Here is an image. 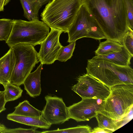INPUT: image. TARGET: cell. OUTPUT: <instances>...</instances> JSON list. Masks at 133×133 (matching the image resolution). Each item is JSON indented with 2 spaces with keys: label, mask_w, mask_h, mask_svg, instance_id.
I'll list each match as a JSON object with an SVG mask.
<instances>
[{
  "label": "cell",
  "mask_w": 133,
  "mask_h": 133,
  "mask_svg": "<svg viewBox=\"0 0 133 133\" xmlns=\"http://www.w3.org/2000/svg\"><path fill=\"white\" fill-rule=\"evenodd\" d=\"M82 5L97 22L107 39L122 44L128 29L124 0H82Z\"/></svg>",
  "instance_id": "1"
},
{
  "label": "cell",
  "mask_w": 133,
  "mask_h": 133,
  "mask_svg": "<svg viewBox=\"0 0 133 133\" xmlns=\"http://www.w3.org/2000/svg\"><path fill=\"white\" fill-rule=\"evenodd\" d=\"M82 6V0H52L41 16L49 28L67 33Z\"/></svg>",
  "instance_id": "2"
},
{
  "label": "cell",
  "mask_w": 133,
  "mask_h": 133,
  "mask_svg": "<svg viewBox=\"0 0 133 133\" xmlns=\"http://www.w3.org/2000/svg\"><path fill=\"white\" fill-rule=\"evenodd\" d=\"M87 73L109 87L120 84H133V69L95 56L88 60Z\"/></svg>",
  "instance_id": "3"
},
{
  "label": "cell",
  "mask_w": 133,
  "mask_h": 133,
  "mask_svg": "<svg viewBox=\"0 0 133 133\" xmlns=\"http://www.w3.org/2000/svg\"><path fill=\"white\" fill-rule=\"evenodd\" d=\"M49 33V27L39 19L27 21L15 20L11 33L6 43L10 48L21 44L33 46L40 44Z\"/></svg>",
  "instance_id": "4"
},
{
  "label": "cell",
  "mask_w": 133,
  "mask_h": 133,
  "mask_svg": "<svg viewBox=\"0 0 133 133\" xmlns=\"http://www.w3.org/2000/svg\"><path fill=\"white\" fill-rule=\"evenodd\" d=\"M110 88V93L100 113L114 120L124 119L132 109L133 84H118Z\"/></svg>",
  "instance_id": "5"
},
{
  "label": "cell",
  "mask_w": 133,
  "mask_h": 133,
  "mask_svg": "<svg viewBox=\"0 0 133 133\" xmlns=\"http://www.w3.org/2000/svg\"><path fill=\"white\" fill-rule=\"evenodd\" d=\"M10 48L14 54L15 63L10 82L19 86L39 62L38 52L34 46L29 44H18Z\"/></svg>",
  "instance_id": "6"
},
{
  "label": "cell",
  "mask_w": 133,
  "mask_h": 133,
  "mask_svg": "<svg viewBox=\"0 0 133 133\" xmlns=\"http://www.w3.org/2000/svg\"><path fill=\"white\" fill-rule=\"evenodd\" d=\"M67 33L69 43L84 37L99 40L106 39L97 22L82 5Z\"/></svg>",
  "instance_id": "7"
},
{
  "label": "cell",
  "mask_w": 133,
  "mask_h": 133,
  "mask_svg": "<svg viewBox=\"0 0 133 133\" xmlns=\"http://www.w3.org/2000/svg\"><path fill=\"white\" fill-rule=\"evenodd\" d=\"M71 90L82 99L96 98L105 100L110 93L109 87L88 74L80 76Z\"/></svg>",
  "instance_id": "8"
},
{
  "label": "cell",
  "mask_w": 133,
  "mask_h": 133,
  "mask_svg": "<svg viewBox=\"0 0 133 133\" xmlns=\"http://www.w3.org/2000/svg\"><path fill=\"white\" fill-rule=\"evenodd\" d=\"M105 100L96 98L82 99L67 107L69 119L77 122L89 121L103 111Z\"/></svg>",
  "instance_id": "9"
},
{
  "label": "cell",
  "mask_w": 133,
  "mask_h": 133,
  "mask_svg": "<svg viewBox=\"0 0 133 133\" xmlns=\"http://www.w3.org/2000/svg\"><path fill=\"white\" fill-rule=\"evenodd\" d=\"M46 103L41 116L52 125L62 124L69 119L67 107L62 98L47 95L45 97Z\"/></svg>",
  "instance_id": "10"
},
{
  "label": "cell",
  "mask_w": 133,
  "mask_h": 133,
  "mask_svg": "<svg viewBox=\"0 0 133 133\" xmlns=\"http://www.w3.org/2000/svg\"><path fill=\"white\" fill-rule=\"evenodd\" d=\"M51 29L48 35L40 44V48L37 54L38 61L43 64L53 63L56 60L59 51L62 46L59 42V38L63 32L54 28Z\"/></svg>",
  "instance_id": "11"
},
{
  "label": "cell",
  "mask_w": 133,
  "mask_h": 133,
  "mask_svg": "<svg viewBox=\"0 0 133 133\" xmlns=\"http://www.w3.org/2000/svg\"><path fill=\"white\" fill-rule=\"evenodd\" d=\"M43 65L41 63L35 71L30 72L23 84L26 93L32 97L38 96L41 93V75Z\"/></svg>",
  "instance_id": "12"
},
{
  "label": "cell",
  "mask_w": 133,
  "mask_h": 133,
  "mask_svg": "<svg viewBox=\"0 0 133 133\" xmlns=\"http://www.w3.org/2000/svg\"><path fill=\"white\" fill-rule=\"evenodd\" d=\"M15 63V58L11 48L0 58V82L4 87L10 82Z\"/></svg>",
  "instance_id": "13"
},
{
  "label": "cell",
  "mask_w": 133,
  "mask_h": 133,
  "mask_svg": "<svg viewBox=\"0 0 133 133\" xmlns=\"http://www.w3.org/2000/svg\"><path fill=\"white\" fill-rule=\"evenodd\" d=\"M7 119L9 120L37 128L48 129L51 125L47 122L41 116L38 117H33L15 115L8 114Z\"/></svg>",
  "instance_id": "14"
},
{
  "label": "cell",
  "mask_w": 133,
  "mask_h": 133,
  "mask_svg": "<svg viewBox=\"0 0 133 133\" xmlns=\"http://www.w3.org/2000/svg\"><path fill=\"white\" fill-rule=\"evenodd\" d=\"M24 11V16L29 21L39 19L40 9L52 0H19Z\"/></svg>",
  "instance_id": "15"
},
{
  "label": "cell",
  "mask_w": 133,
  "mask_h": 133,
  "mask_svg": "<svg viewBox=\"0 0 133 133\" xmlns=\"http://www.w3.org/2000/svg\"><path fill=\"white\" fill-rule=\"evenodd\" d=\"M95 56L98 58L105 59L116 65L125 66L130 64V60L132 56L123 45L122 49L105 56Z\"/></svg>",
  "instance_id": "16"
},
{
  "label": "cell",
  "mask_w": 133,
  "mask_h": 133,
  "mask_svg": "<svg viewBox=\"0 0 133 133\" xmlns=\"http://www.w3.org/2000/svg\"><path fill=\"white\" fill-rule=\"evenodd\" d=\"M15 108V111L12 113L15 115L33 117L41 116L42 111L33 107L27 100L19 103Z\"/></svg>",
  "instance_id": "17"
},
{
  "label": "cell",
  "mask_w": 133,
  "mask_h": 133,
  "mask_svg": "<svg viewBox=\"0 0 133 133\" xmlns=\"http://www.w3.org/2000/svg\"><path fill=\"white\" fill-rule=\"evenodd\" d=\"M95 117L98 122V127L110 130L113 132L121 127L123 121L125 120H114L100 112L98 113Z\"/></svg>",
  "instance_id": "18"
},
{
  "label": "cell",
  "mask_w": 133,
  "mask_h": 133,
  "mask_svg": "<svg viewBox=\"0 0 133 133\" xmlns=\"http://www.w3.org/2000/svg\"><path fill=\"white\" fill-rule=\"evenodd\" d=\"M123 45L121 43L111 40L107 39L100 42L95 51L96 56H105L120 51Z\"/></svg>",
  "instance_id": "19"
},
{
  "label": "cell",
  "mask_w": 133,
  "mask_h": 133,
  "mask_svg": "<svg viewBox=\"0 0 133 133\" xmlns=\"http://www.w3.org/2000/svg\"><path fill=\"white\" fill-rule=\"evenodd\" d=\"M5 98L6 102L13 101L21 97L23 90L19 86L14 84L10 82L4 87Z\"/></svg>",
  "instance_id": "20"
},
{
  "label": "cell",
  "mask_w": 133,
  "mask_h": 133,
  "mask_svg": "<svg viewBox=\"0 0 133 133\" xmlns=\"http://www.w3.org/2000/svg\"><path fill=\"white\" fill-rule=\"evenodd\" d=\"M14 19H0V41L6 42L11 33Z\"/></svg>",
  "instance_id": "21"
},
{
  "label": "cell",
  "mask_w": 133,
  "mask_h": 133,
  "mask_svg": "<svg viewBox=\"0 0 133 133\" xmlns=\"http://www.w3.org/2000/svg\"><path fill=\"white\" fill-rule=\"evenodd\" d=\"M76 41L70 43L67 46H62L58 54L56 60L61 62H65L71 58L75 48Z\"/></svg>",
  "instance_id": "22"
},
{
  "label": "cell",
  "mask_w": 133,
  "mask_h": 133,
  "mask_svg": "<svg viewBox=\"0 0 133 133\" xmlns=\"http://www.w3.org/2000/svg\"><path fill=\"white\" fill-rule=\"evenodd\" d=\"M92 130L90 126L86 125H78L77 127L63 129H59L51 131H44L42 133H89Z\"/></svg>",
  "instance_id": "23"
},
{
  "label": "cell",
  "mask_w": 133,
  "mask_h": 133,
  "mask_svg": "<svg viewBox=\"0 0 133 133\" xmlns=\"http://www.w3.org/2000/svg\"><path fill=\"white\" fill-rule=\"evenodd\" d=\"M122 44L133 56V30L128 26V30L123 37Z\"/></svg>",
  "instance_id": "24"
},
{
  "label": "cell",
  "mask_w": 133,
  "mask_h": 133,
  "mask_svg": "<svg viewBox=\"0 0 133 133\" xmlns=\"http://www.w3.org/2000/svg\"><path fill=\"white\" fill-rule=\"evenodd\" d=\"M127 15L128 26L133 29V1L132 0H124Z\"/></svg>",
  "instance_id": "25"
},
{
  "label": "cell",
  "mask_w": 133,
  "mask_h": 133,
  "mask_svg": "<svg viewBox=\"0 0 133 133\" xmlns=\"http://www.w3.org/2000/svg\"><path fill=\"white\" fill-rule=\"evenodd\" d=\"M36 128L32 127L30 129L19 128L15 129H6L2 131L1 133H39L42 132L36 130Z\"/></svg>",
  "instance_id": "26"
},
{
  "label": "cell",
  "mask_w": 133,
  "mask_h": 133,
  "mask_svg": "<svg viewBox=\"0 0 133 133\" xmlns=\"http://www.w3.org/2000/svg\"><path fill=\"white\" fill-rule=\"evenodd\" d=\"M6 103L5 98L4 90L0 91V113L6 109L5 106Z\"/></svg>",
  "instance_id": "27"
},
{
  "label": "cell",
  "mask_w": 133,
  "mask_h": 133,
  "mask_svg": "<svg viewBox=\"0 0 133 133\" xmlns=\"http://www.w3.org/2000/svg\"><path fill=\"white\" fill-rule=\"evenodd\" d=\"M113 132L110 130L104 129L99 128L98 127L94 128L92 130L91 133H111Z\"/></svg>",
  "instance_id": "28"
},
{
  "label": "cell",
  "mask_w": 133,
  "mask_h": 133,
  "mask_svg": "<svg viewBox=\"0 0 133 133\" xmlns=\"http://www.w3.org/2000/svg\"><path fill=\"white\" fill-rule=\"evenodd\" d=\"M4 1L5 0H0V11L4 10Z\"/></svg>",
  "instance_id": "29"
},
{
  "label": "cell",
  "mask_w": 133,
  "mask_h": 133,
  "mask_svg": "<svg viewBox=\"0 0 133 133\" xmlns=\"http://www.w3.org/2000/svg\"><path fill=\"white\" fill-rule=\"evenodd\" d=\"M7 128L3 124H0V132L2 130Z\"/></svg>",
  "instance_id": "30"
},
{
  "label": "cell",
  "mask_w": 133,
  "mask_h": 133,
  "mask_svg": "<svg viewBox=\"0 0 133 133\" xmlns=\"http://www.w3.org/2000/svg\"><path fill=\"white\" fill-rule=\"evenodd\" d=\"M10 0H5L4 5V6L7 5L8 3L9 2Z\"/></svg>",
  "instance_id": "31"
},
{
  "label": "cell",
  "mask_w": 133,
  "mask_h": 133,
  "mask_svg": "<svg viewBox=\"0 0 133 133\" xmlns=\"http://www.w3.org/2000/svg\"><path fill=\"white\" fill-rule=\"evenodd\" d=\"M0 84H1V82H0Z\"/></svg>",
  "instance_id": "32"
}]
</instances>
